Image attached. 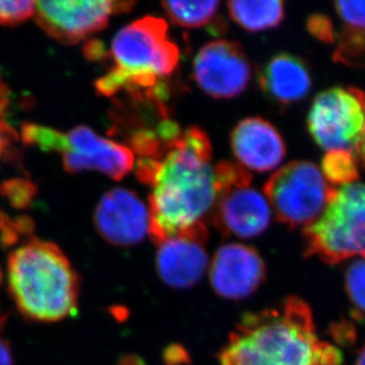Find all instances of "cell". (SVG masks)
I'll return each instance as SVG.
<instances>
[{
    "label": "cell",
    "instance_id": "3",
    "mask_svg": "<svg viewBox=\"0 0 365 365\" xmlns=\"http://www.w3.org/2000/svg\"><path fill=\"white\" fill-rule=\"evenodd\" d=\"M110 53L115 66L96 81L97 93L111 97L124 90L133 100L155 104L168 98L163 78L174 73L180 52L163 19L149 16L127 25L115 36Z\"/></svg>",
    "mask_w": 365,
    "mask_h": 365
},
{
    "label": "cell",
    "instance_id": "26",
    "mask_svg": "<svg viewBox=\"0 0 365 365\" xmlns=\"http://www.w3.org/2000/svg\"><path fill=\"white\" fill-rule=\"evenodd\" d=\"M343 355L341 350L327 341H318L312 350L311 365H341Z\"/></svg>",
    "mask_w": 365,
    "mask_h": 365
},
{
    "label": "cell",
    "instance_id": "25",
    "mask_svg": "<svg viewBox=\"0 0 365 365\" xmlns=\"http://www.w3.org/2000/svg\"><path fill=\"white\" fill-rule=\"evenodd\" d=\"M10 103L9 88L0 81V159L5 155L12 143L17 141V131L7 121V107Z\"/></svg>",
    "mask_w": 365,
    "mask_h": 365
},
{
    "label": "cell",
    "instance_id": "17",
    "mask_svg": "<svg viewBox=\"0 0 365 365\" xmlns=\"http://www.w3.org/2000/svg\"><path fill=\"white\" fill-rule=\"evenodd\" d=\"M341 29L334 53L336 62L365 69V1H337Z\"/></svg>",
    "mask_w": 365,
    "mask_h": 365
},
{
    "label": "cell",
    "instance_id": "12",
    "mask_svg": "<svg viewBox=\"0 0 365 365\" xmlns=\"http://www.w3.org/2000/svg\"><path fill=\"white\" fill-rule=\"evenodd\" d=\"M265 278V262L255 248L246 245H224L210 262V285L225 299L251 296Z\"/></svg>",
    "mask_w": 365,
    "mask_h": 365
},
{
    "label": "cell",
    "instance_id": "27",
    "mask_svg": "<svg viewBox=\"0 0 365 365\" xmlns=\"http://www.w3.org/2000/svg\"><path fill=\"white\" fill-rule=\"evenodd\" d=\"M329 334L341 346H351L357 341V329L354 323L346 319L332 323L329 327Z\"/></svg>",
    "mask_w": 365,
    "mask_h": 365
},
{
    "label": "cell",
    "instance_id": "1",
    "mask_svg": "<svg viewBox=\"0 0 365 365\" xmlns=\"http://www.w3.org/2000/svg\"><path fill=\"white\" fill-rule=\"evenodd\" d=\"M149 195V235L158 246L175 237L190 235L207 240L219 195L212 145L205 131L188 128L165 143L156 160Z\"/></svg>",
    "mask_w": 365,
    "mask_h": 365
},
{
    "label": "cell",
    "instance_id": "34",
    "mask_svg": "<svg viewBox=\"0 0 365 365\" xmlns=\"http://www.w3.org/2000/svg\"><path fill=\"white\" fill-rule=\"evenodd\" d=\"M10 221L11 220L9 219V217H7L6 214L0 210V232L3 231L4 228L6 227Z\"/></svg>",
    "mask_w": 365,
    "mask_h": 365
},
{
    "label": "cell",
    "instance_id": "8",
    "mask_svg": "<svg viewBox=\"0 0 365 365\" xmlns=\"http://www.w3.org/2000/svg\"><path fill=\"white\" fill-rule=\"evenodd\" d=\"M311 136L327 152L356 154L365 127V93L356 88H332L314 98L309 111Z\"/></svg>",
    "mask_w": 365,
    "mask_h": 365
},
{
    "label": "cell",
    "instance_id": "29",
    "mask_svg": "<svg viewBox=\"0 0 365 365\" xmlns=\"http://www.w3.org/2000/svg\"><path fill=\"white\" fill-rule=\"evenodd\" d=\"M163 359L165 365H190L192 357L183 345L173 343L163 350Z\"/></svg>",
    "mask_w": 365,
    "mask_h": 365
},
{
    "label": "cell",
    "instance_id": "32",
    "mask_svg": "<svg viewBox=\"0 0 365 365\" xmlns=\"http://www.w3.org/2000/svg\"><path fill=\"white\" fill-rule=\"evenodd\" d=\"M118 365H147L145 361L138 355H124L122 356Z\"/></svg>",
    "mask_w": 365,
    "mask_h": 365
},
{
    "label": "cell",
    "instance_id": "19",
    "mask_svg": "<svg viewBox=\"0 0 365 365\" xmlns=\"http://www.w3.org/2000/svg\"><path fill=\"white\" fill-rule=\"evenodd\" d=\"M219 1H163V6L174 24L182 28H201L213 21Z\"/></svg>",
    "mask_w": 365,
    "mask_h": 365
},
{
    "label": "cell",
    "instance_id": "37",
    "mask_svg": "<svg viewBox=\"0 0 365 365\" xmlns=\"http://www.w3.org/2000/svg\"><path fill=\"white\" fill-rule=\"evenodd\" d=\"M3 282V272H1V269H0V284Z\"/></svg>",
    "mask_w": 365,
    "mask_h": 365
},
{
    "label": "cell",
    "instance_id": "11",
    "mask_svg": "<svg viewBox=\"0 0 365 365\" xmlns=\"http://www.w3.org/2000/svg\"><path fill=\"white\" fill-rule=\"evenodd\" d=\"M93 222L101 237L109 244L129 247L141 242L148 235L150 217L136 193L115 188L101 199Z\"/></svg>",
    "mask_w": 365,
    "mask_h": 365
},
{
    "label": "cell",
    "instance_id": "18",
    "mask_svg": "<svg viewBox=\"0 0 365 365\" xmlns=\"http://www.w3.org/2000/svg\"><path fill=\"white\" fill-rule=\"evenodd\" d=\"M232 19L245 30L264 31L276 28L284 18V3L278 0L248 1L237 0L227 4Z\"/></svg>",
    "mask_w": 365,
    "mask_h": 365
},
{
    "label": "cell",
    "instance_id": "16",
    "mask_svg": "<svg viewBox=\"0 0 365 365\" xmlns=\"http://www.w3.org/2000/svg\"><path fill=\"white\" fill-rule=\"evenodd\" d=\"M258 78L262 91L273 102L283 106L304 100L311 89L307 64L289 53L274 56L260 70Z\"/></svg>",
    "mask_w": 365,
    "mask_h": 365
},
{
    "label": "cell",
    "instance_id": "10",
    "mask_svg": "<svg viewBox=\"0 0 365 365\" xmlns=\"http://www.w3.org/2000/svg\"><path fill=\"white\" fill-rule=\"evenodd\" d=\"M193 77L207 95L232 98L246 89L251 66L238 43L214 41L202 46L195 56Z\"/></svg>",
    "mask_w": 365,
    "mask_h": 365
},
{
    "label": "cell",
    "instance_id": "5",
    "mask_svg": "<svg viewBox=\"0 0 365 365\" xmlns=\"http://www.w3.org/2000/svg\"><path fill=\"white\" fill-rule=\"evenodd\" d=\"M305 255L334 265L354 257L365 259V183L336 188L324 212L304 228Z\"/></svg>",
    "mask_w": 365,
    "mask_h": 365
},
{
    "label": "cell",
    "instance_id": "31",
    "mask_svg": "<svg viewBox=\"0 0 365 365\" xmlns=\"http://www.w3.org/2000/svg\"><path fill=\"white\" fill-rule=\"evenodd\" d=\"M14 364V357L11 351L10 344L6 339H4L0 334V365Z\"/></svg>",
    "mask_w": 365,
    "mask_h": 365
},
{
    "label": "cell",
    "instance_id": "4",
    "mask_svg": "<svg viewBox=\"0 0 365 365\" xmlns=\"http://www.w3.org/2000/svg\"><path fill=\"white\" fill-rule=\"evenodd\" d=\"M9 292L30 322L55 323L77 312L80 277L53 242L31 238L9 255Z\"/></svg>",
    "mask_w": 365,
    "mask_h": 365
},
{
    "label": "cell",
    "instance_id": "36",
    "mask_svg": "<svg viewBox=\"0 0 365 365\" xmlns=\"http://www.w3.org/2000/svg\"><path fill=\"white\" fill-rule=\"evenodd\" d=\"M7 317H9L7 314H5V312L1 310V307H0V334H1V331H3L5 324H6Z\"/></svg>",
    "mask_w": 365,
    "mask_h": 365
},
{
    "label": "cell",
    "instance_id": "28",
    "mask_svg": "<svg viewBox=\"0 0 365 365\" xmlns=\"http://www.w3.org/2000/svg\"><path fill=\"white\" fill-rule=\"evenodd\" d=\"M307 29L311 35L319 41L325 43H332L334 41V25L331 23L330 18L327 16L314 14L309 18Z\"/></svg>",
    "mask_w": 365,
    "mask_h": 365
},
{
    "label": "cell",
    "instance_id": "7",
    "mask_svg": "<svg viewBox=\"0 0 365 365\" xmlns=\"http://www.w3.org/2000/svg\"><path fill=\"white\" fill-rule=\"evenodd\" d=\"M219 195L210 221L221 235L255 238L271 222V207L264 194L251 187V174L240 165L217 163Z\"/></svg>",
    "mask_w": 365,
    "mask_h": 365
},
{
    "label": "cell",
    "instance_id": "14",
    "mask_svg": "<svg viewBox=\"0 0 365 365\" xmlns=\"http://www.w3.org/2000/svg\"><path fill=\"white\" fill-rule=\"evenodd\" d=\"M231 145L239 165L246 170L269 172L285 159L283 138L272 124L262 118L239 122L232 131Z\"/></svg>",
    "mask_w": 365,
    "mask_h": 365
},
{
    "label": "cell",
    "instance_id": "15",
    "mask_svg": "<svg viewBox=\"0 0 365 365\" xmlns=\"http://www.w3.org/2000/svg\"><path fill=\"white\" fill-rule=\"evenodd\" d=\"M206 242L182 235L160 244L156 267L161 279L174 289H186L197 285L208 266V255L203 246Z\"/></svg>",
    "mask_w": 365,
    "mask_h": 365
},
{
    "label": "cell",
    "instance_id": "23",
    "mask_svg": "<svg viewBox=\"0 0 365 365\" xmlns=\"http://www.w3.org/2000/svg\"><path fill=\"white\" fill-rule=\"evenodd\" d=\"M1 197L7 199L11 206L18 210H24L31 206L32 201L37 194L35 185L24 179L7 180L0 186Z\"/></svg>",
    "mask_w": 365,
    "mask_h": 365
},
{
    "label": "cell",
    "instance_id": "9",
    "mask_svg": "<svg viewBox=\"0 0 365 365\" xmlns=\"http://www.w3.org/2000/svg\"><path fill=\"white\" fill-rule=\"evenodd\" d=\"M135 1H37L36 19L48 36L63 44H77L102 31L113 14L128 12Z\"/></svg>",
    "mask_w": 365,
    "mask_h": 365
},
{
    "label": "cell",
    "instance_id": "13",
    "mask_svg": "<svg viewBox=\"0 0 365 365\" xmlns=\"http://www.w3.org/2000/svg\"><path fill=\"white\" fill-rule=\"evenodd\" d=\"M68 141L69 150L63 154V165L68 173L98 170L120 181L134 167L130 148L101 138L86 125L70 131Z\"/></svg>",
    "mask_w": 365,
    "mask_h": 365
},
{
    "label": "cell",
    "instance_id": "2",
    "mask_svg": "<svg viewBox=\"0 0 365 365\" xmlns=\"http://www.w3.org/2000/svg\"><path fill=\"white\" fill-rule=\"evenodd\" d=\"M307 303L287 297L280 309L247 312L219 354L220 365H311L317 343Z\"/></svg>",
    "mask_w": 365,
    "mask_h": 365
},
{
    "label": "cell",
    "instance_id": "35",
    "mask_svg": "<svg viewBox=\"0 0 365 365\" xmlns=\"http://www.w3.org/2000/svg\"><path fill=\"white\" fill-rule=\"evenodd\" d=\"M356 365H365V344L363 345V348L359 350L357 361H356Z\"/></svg>",
    "mask_w": 365,
    "mask_h": 365
},
{
    "label": "cell",
    "instance_id": "20",
    "mask_svg": "<svg viewBox=\"0 0 365 365\" xmlns=\"http://www.w3.org/2000/svg\"><path fill=\"white\" fill-rule=\"evenodd\" d=\"M322 173L332 187L357 182L359 178L357 156L346 150L327 152L322 161Z\"/></svg>",
    "mask_w": 365,
    "mask_h": 365
},
{
    "label": "cell",
    "instance_id": "33",
    "mask_svg": "<svg viewBox=\"0 0 365 365\" xmlns=\"http://www.w3.org/2000/svg\"><path fill=\"white\" fill-rule=\"evenodd\" d=\"M356 156H359V160L362 161L363 165L365 167V127L364 131H363L362 140H361V143H359L357 152H356Z\"/></svg>",
    "mask_w": 365,
    "mask_h": 365
},
{
    "label": "cell",
    "instance_id": "22",
    "mask_svg": "<svg viewBox=\"0 0 365 365\" xmlns=\"http://www.w3.org/2000/svg\"><path fill=\"white\" fill-rule=\"evenodd\" d=\"M345 289L349 299L355 307L352 316L357 319H363L365 314V259H359L352 262L345 271Z\"/></svg>",
    "mask_w": 365,
    "mask_h": 365
},
{
    "label": "cell",
    "instance_id": "30",
    "mask_svg": "<svg viewBox=\"0 0 365 365\" xmlns=\"http://www.w3.org/2000/svg\"><path fill=\"white\" fill-rule=\"evenodd\" d=\"M83 52L86 58L90 61H102L108 57L107 51L104 50L103 43L97 39L88 41L83 48Z\"/></svg>",
    "mask_w": 365,
    "mask_h": 365
},
{
    "label": "cell",
    "instance_id": "6",
    "mask_svg": "<svg viewBox=\"0 0 365 365\" xmlns=\"http://www.w3.org/2000/svg\"><path fill=\"white\" fill-rule=\"evenodd\" d=\"M264 190L278 220L294 228L314 224L336 188L314 163L293 161L272 174Z\"/></svg>",
    "mask_w": 365,
    "mask_h": 365
},
{
    "label": "cell",
    "instance_id": "21",
    "mask_svg": "<svg viewBox=\"0 0 365 365\" xmlns=\"http://www.w3.org/2000/svg\"><path fill=\"white\" fill-rule=\"evenodd\" d=\"M21 140L25 145H37L43 152L66 154L69 150L68 135L52 128L38 124L25 123L21 125Z\"/></svg>",
    "mask_w": 365,
    "mask_h": 365
},
{
    "label": "cell",
    "instance_id": "24",
    "mask_svg": "<svg viewBox=\"0 0 365 365\" xmlns=\"http://www.w3.org/2000/svg\"><path fill=\"white\" fill-rule=\"evenodd\" d=\"M36 12L35 1H0V24L14 26L31 18Z\"/></svg>",
    "mask_w": 365,
    "mask_h": 365
}]
</instances>
